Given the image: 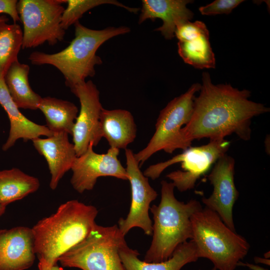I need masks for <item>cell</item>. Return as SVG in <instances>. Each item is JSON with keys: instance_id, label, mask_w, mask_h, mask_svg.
<instances>
[{"instance_id": "obj_29", "label": "cell", "mask_w": 270, "mask_h": 270, "mask_svg": "<svg viewBox=\"0 0 270 270\" xmlns=\"http://www.w3.org/2000/svg\"><path fill=\"white\" fill-rule=\"evenodd\" d=\"M254 261L256 264H264L266 265L270 266V260L266 258H262L258 256H255L254 258Z\"/></svg>"}, {"instance_id": "obj_6", "label": "cell", "mask_w": 270, "mask_h": 270, "mask_svg": "<svg viewBox=\"0 0 270 270\" xmlns=\"http://www.w3.org/2000/svg\"><path fill=\"white\" fill-rule=\"evenodd\" d=\"M118 224L94 225L81 242L60 256L63 267L82 270H126L119 252L127 244Z\"/></svg>"}, {"instance_id": "obj_12", "label": "cell", "mask_w": 270, "mask_h": 270, "mask_svg": "<svg viewBox=\"0 0 270 270\" xmlns=\"http://www.w3.org/2000/svg\"><path fill=\"white\" fill-rule=\"evenodd\" d=\"M70 91L80 104L72 134L73 144L78 156L87 150L90 144L96 146L102 138L100 118L103 107L100 92L91 80L75 86Z\"/></svg>"}, {"instance_id": "obj_10", "label": "cell", "mask_w": 270, "mask_h": 270, "mask_svg": "<svg viewBox=\"0 0 270 270\" xmlns=\"http://www.w3.org/2000/svg\"><path fill=\"white\" fill-rule=\"evenodd\" d=\"M126 170L131 188V203L129 212L125 218H120L118 226L126 236L132 228H141L148 236L152 234V222L150 217L151 202L158 196L157 192L151 186L148 178L141 171L132 150H125Z\"/></svg>"}, {"instance_id": "obj_25", "label": "cell", "mask_w": 270, "mask_h": 270, "mask_svg": "<svg viewBox=\"0 0 270 270\" xmlns=\"http://www.w3.org/2000/svg\"><path fill=\"white\" fill-rule=\"evenodd\" d=\"M66 3L67 7L64 9L61 18V25L64 30L78 22L86 12L102 4L115 5L135 14L140 10V8L126 6L114 0H66Z\"/></svg>"}, {"instance_id": "obj_14", "label": "cell", "mask_w": 270, "mask_h": 270, "mask_svg": "<svg viewBox=\"0 0 270 270\" xmlns=\"http://www.w3.org/2000/svg\"><path fill=\"white\" fill-rule=\"evenodd\" d=\"M36 256L32 228L0 230V270H26L33 265Z\"/></svg>"}, {"instance_id": "obj_2", "label": "cell", "mask_w": 270, "mask_h": 270, "mask_svg": "<svg viewBox=\"0 0 270 270\" xmlns=\"http://www.w3.org/2000/svg\"><path fill=\"white\" fill-rule=\"evenodd\" d=\"M98 214L94 206L72 200L38 221L32 229L38 269L57 264L60 256L89 234Z\"/></svg>"}, {"instance_id": "obj_24", "label": "cell", "mask_w": 270, "mask_h": 270, "mask_svg": "<svg viewBox=\"0 0 270 270\" xmlns=\"http://www.w3.org/2000/svg\"><path fill=\"white\" fill-rule=\"evenodd\" d=\"M178 52L184 62L197 68H214L216 60L209 34L188 42H178Z\"/></svg>"}, {"instance_id": "obj_30", "label": "cell", "mask_w": 270, "mask_h": 270, "mask_svg": "<svg viewBox=\"0 0 270 270\" xmlns=\"http://www.w3.org/2000/svg\"><path fill=\"white\" fill-rule=\"evenodd\" d=\"M39 270H63L62 268L59 267L57 264L52 266L48 268H40Z\"/></svg>"}, {"instance_id": "obj_22", "label": "cell", "mask_w": 270, "mask_h": 270, "mask_svg": "<svg viewBox=\"0 0 270 270\" xmlns=\"http://www.w3.org/2000/svg\"><path fill=\"white\" fill-rule=\"evenodd\" d=\"M38 179L18 168L0 170V204L4 206L36 192Z\"/></svg>"}, {"instance_id": "obj_8", "label": "cell", "mask_w": 270, "mask_h": 270, "mask_svg": "<svg viewBox=\"0 0 270 270\" xmlns=\"http://www.w3.org/2000/svg\"><path fill=\"white\" fill-rule=\"evenodd\" d=\"M230 144V141L224 139L210 140L208 144L200 146H190L166 161L149 166L143 174L154 180L170 166L180 163L182 170L172 172L166 176L180 192H186L193 188L197 180L226 154Z\"/></svg>"}, {"instance_id": "obj_3", "label": "cell", "mask_w": 270, "mask_h": 270, "mask_svg": "<svg viewBox=\"0 0 270 270\" xmlns=\"http://www.w3.org/2000/svg\"><path fill=\"white\" fill-rule=\"evenodd\" d=\"M74 38L62 50L54 54L35 51L28 59L37 66L48 64L56 68L64 76L70 90L84 83L96 74L95 66L102 63L96 55L98 48L113 37L130 32L128 26H108L102 30L89 28L79 21L74 24Z\"/></svg>"}, {"instance_id": "obj_28", "label": "cell", "mask_w": 270, "mask_h": 270, "mask_svg": "<svg viewBox=\"0 0 270 270\" xmlns=\"http://www.w3.org/2000/svg\"><path fill=\"white\" fill-rule=\"evenodd\" d=\"M18 2L16 0H0V14L9 15L14 23L20 22L16 8Z\"/></svg>"}, {"instance_id": "obj_20", "label": "cell", "mask_w": 270, "mask_h": 270, "mask_svg": "<svg viewBox=\"0 0 270 270\" xmlns=\"http://www.w3.org/2000/svg\"><path fill=\"white\" fill-rule=\"evenodd\" d=\"M30 70L28 64L17 60L10 66L4 79L10 96L19 108L36 110L42 98L30 85Z\"/></svg>"}, {"instance_id": "obj_5", "label": "cell", "mask_w": 270, "mask_h": 270, "mask_svg": "<svg viewBox=\"0 0 270 270\" xmlns=\"http://www.w3.org/2000/svg\"><path fill=\"white\" fill-rule=\"evenodd\" d=\"M192 238L198 258H206L217 270H234L248 254L246 240L228 227L218 215L205 207L190 218Z\"/></svg>"}, {"instance_id": "obj_17", "label": "cell", "mask_w": 270, "mask_h": 270, "mask_svg": "<svg viewBox=\"0 0 270 270\" xmlns=\"http://www.w3.org/2000/svg\"><path fill=\"white\" fill-rule=\"evenodd\" d=\"M0 105L7 114L10 124L8 136L2 146V150H8L19 139L27 142L42 136H50L54 134L46 126L30 120L20 111L8 92L4 78H0Z\"/></svg>"}, {"instance_id": "obj_27", "label": "cell", "mask_w": 270, "mask_h": 270, "mask_svg": "<svg viewBox=\"0 0 270 270\" xmlns=\"http://www.w3.org/2000/svg\"><path fill=\"white\" fill-rule=\"evenodd\" d=\"M243 2V0H216L206 6H200L199 11L203 15L228 14Z\"/></svg>"}, {"instance_id": "obj_15", "label": "cell", "mask_w": 270, "mask_h": 270, "mask_svg": "<svg viewBox=\"0 0 270 270\" xmlns=\"http://www.w3.org/2000/svg\"><path fill=\"white\" fill-rule=\"evenodd\" d=\"M32 142L47 162L51 174L50 187L54 190L65 174L71 170L77 157L74 146L66 132L54 133L46 138H38Z\"/></svg>"}, {"instance_id": "obj_19", "label": "cell", "mask_w": 270, "mask_h": 270, "mask_svg": "<svg viewBox=\"0 0 270 270\" xmlns=\"http://www.w3.org/2000/svg\"><path fill=\"white\" fill-rule=\"evenodd\" d=\"M119 254L126 270H180L186 264L198 258L195 245L191 240L179 246L170 258L158 262L141 260L138 258V251L128 244L120 249Z\"/></svg>"}, {"instance_id": "obj_31", "label": "cell", "mask_w": 270, "mask_h": 270, "mask_svg": "<svg viewBox=\"0 0 270 270\" xmlns=\"http://www.w3.org/2000/svg\"><path fill=\"white\" fill-rule=\"evenodd\" d=\"M6 206H4L0 204V216H1L6 211Z\"/></svg>"}, {"instance_id": "obj_16", "label": "cell", "mask_w": 270, "mask_h": 270, "mask_svg": "<svg viewBox=\"0 0 270 270\" xmlns=\"http://www.w3.org/2000/svg\"><path fill=\"white\" fill-rule=\"evenodd\" d=\"M190 2L188 0H142L138 24L148 19L154 21L160 18L162 24L154 30L160 32L166 39L171 40L178 25L192 18L194 13L186 6Z\"/></svg>"}, {"instance_id": "obj_26", "label": "cell", "mask_w": 270, "mask_h": 270, "mask_svg": "<svg viewBox=\"0 0 270 270\" xmlns=\"http://www.w3.org/2000/svg\"><path fill=\"white\" fill-rule=\"evenodd\" d=\"M207 34H209V32L204 22L199 20L194 22L188 20L176 26L174 36L178 42H188Z\"/></svg>"}, {"instance_id": "obj_11", "label": "cell", "mask_w": 270, "mask_h": 270, "mask_svg": "<svg viewBox=\"0 0 270 270\" xmlns=\"http://www.w3.org/2000/svg\"><path fill=\"white\" fill-rule=\"evenodd\" d=\"M90 144L87 150L77 156L71 170L70 184L78 193L92 190L101 176H112L128 180L126 169L118 158L120 150L110 148L106 154H98Z\"/></svg>"}, {"instance_id": "obj_13", "label": "cell", "mask_w": 270, "mask_h": 270, "mask_svg": "<svg viewBox=\"0 0 270 270\" xmlns=\"http://www.w3.org/2000/svg\"><path fill=\"white\" fill-rule=\"evenodd\" d=\"M235 160L224 154L214 164L208 178L214 187L212 194L203 198L206 208L216 212L230 230L236 232L233 219L234 205L239 192L234 182Z\"/></svg>"}, {"instance_id": "obj_18", "label": "cell", "mask_w": 270, "mask_h": 270, "mask_svg": "<svg viewBox=\"0 0 270 270\" xmlns=\"http://www.w3.org/2000/svg\"><path fill=\"white\" fill-rule=\"evenodd\" d=\"M100 122L102 137L110 148L125 150L136 138V126L132 114L127 110L103 108Z\"/></svg>"}, {"instance_id": "obj_4", "label": "cell", "mask_w": 270, "mask_h": 270, "mask_svg": "<svg viewBox=\"0 0 270 270\" xmlns=\"http://www.w3.org/2000/svg\"><path fill=\"white\" fill-rule=\"evenodd\" d=\"M161 200L150 210L153 216L152 239L144 261L158 262L170 258L181 244L192 239L190 218L202 208L196 200L185 203L174 196V186L165 180L161 182Z\"/></svg>"}, {"instance_id": "obj_32", "label": "cell", "mask_w": 270, "mask_h": 270, "mask_svg": "<svg viewBox=\"0 0 270 270\" xmlns=\"http://www.w3.org/2000/svg\"><path fill=\"white\" fill-rule=\"evenodd\" d=\"M210 270H217L214 267Z\"/></svg>"}, {"instance_id": "obj_1", "label": "cell", "mask_w": 270, "mask_h": 270, "mask_svg": "<svg viewBox=\"0 0 270 270\" xmlns=\"http://www.w3.org/2000/svg\"><path fill=\"white\" fill-rule=\"evenodd\" d=\"M202 82L190 120L182 128L186 142L191 146L195 140H222L232 134L249 140L252 118L269 112L270 108L250 100L248 90L229 84H214L208 72H203Z\"/></svg>"}, {"instance_id": "obj_9", "label": "cell", "mask_w": 270, "mask_h": 270, "mask_svg": "<svg viewBox=\"0 0 270 270\" xmlns=\"http://www.w3.org/2000/svg\"><path fill=\"white\" fill-rule=\"evenodd\" d=\"M66 0H20L17 11L23 25L22 49L34 48L45 42L53 46L63 40L61 25Z\"/></svg>"}, {"instance_id": "obj_21", "label": "cell", "mask_w": 270, "mask_h": 270, "mask_svg": "<svg viewBox=\"0 0 270 270\" xmlns=\"http://www.w3.org/2000/svg\"><path fill=\"white\" fill-rule=\"evenodd\" d=\"M44 114L48 129L52 133L66 132L72 136L78 108L72 102L46 96L42 98L38 106Z\"/></svg>"}, {"instance_id": "obj_23", "label": "cell", "mask_w": 270, "mask_h": 270, "mask_svg": "<svg viewBox=\"0 0 270 270\" xmlns=\"http://www.w3.org/2000/svg\"><path fill=\"white\" fill-rule=\"evenodd\" d=\"M8 18L0 16V78L4 76L10 66L18 60L22 44V32L16 23L8 24Z\"/></svg>"}, {"instance_id": "obj_7", "label": "cell", "mask_w": 270, "mask_h": 270, "mask_svg": "<svg viewBox=\"0 0 270 270\" xmlns=\"http://www.w3.org/2000/svg\"><path fill=\"white\" fill-rule=\"evenodd\" d=\"M200 88V84H194L186 92L174 98L160 111L153 136L144 148L134 154L140 167L158 152L172 154L177 149L184 150L191 146L184 140L182 128L190 120L194 94Z\"/></svg>"}]
</instances>
